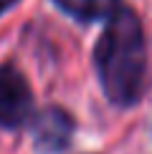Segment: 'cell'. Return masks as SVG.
Wrapping results in <instances>:
<instances>
[{"mask_svg":"<svg viewBox=\"0 0 152 154\" xmlns=\"http://www.w3.org/2000/svg\"><path fill=\"white\" fill-rule=\"evenodd\" d=\"M94 63L106 99L114 106H132L139 101L147 71L142 23L129 8H119L106 18V28L94 48Z\"/></svg>","mask_w":152,"mask_h":154,"instance_id":"1","label":"cell"},{"mask_svg":"<svg viewBox=\"0 0 152 154\" xmlns=\"http://www.w3.org/2000/svg\"><path fill=\"white\" fill-rule=\"evenodd\" d=\"M33 116V94L13 63H0V129L18 131Z\"/></svg>","mask_w":152,"mask_h":154,"instance_id":"2","label":"cell"},{"mask_svg":"<svg viewBox=\"0 0 152 154\" xmlns=\"http://www.w3.org/2000/svg\"><path fill=\"white\" fill-rule=\"evenodd\" d=\"M33 144L38 152L43 154H56L61 149H66L74 134V119L68 116L63 109L59 106H48L41 114L33 116Z\"/></svg>","mask_w":152,"mask_h":154,"instance_id":"3","label":"cell"},{"mask_svg":"<svg viewBox=\"0 0 152 154\" xmlns=\"http://www.w3.org/2000/svg\"><path fill=\"white\" fill-rule=\"evenodd\" d=\"M53 3L81 23L106 20L122 8V0H53Z\"/></svg>","mask_w":152,"mask_h":154,"instance_id":"4","label":"cell"},{"mask_svg":"<svg viewBox=\"0 0 152 154\" xmlns=\"http://www.w3.org/2000/svg\"><path fill=\"white\" fill-rule=\"evenodd\" d=\"M18 3H21V0H0V18H3L5 13L10 10V8H15Z\"/></svg>","mask_w":152,"mask_h":154,"instance_id":"5","label":"cell"}]
</instances>
